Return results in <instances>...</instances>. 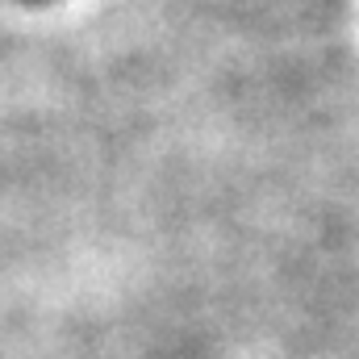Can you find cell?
Returning a JSON list of instances; mask_svg holds the SVG:
<instances>
[{"mask_svg":"<svg viewBox=\"0 0 359 359\" xmlns=\"http://www.w3.org/2000/svg\"><path fill=\"white\" fill-rule=\"evenodd\" d=\"M21 4H42V0H21Z\"/></svg>","mask_w":359,"mask_h":359,"instance_id":"1","label":"cell"}]
</instances>
